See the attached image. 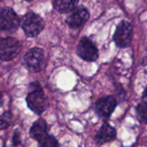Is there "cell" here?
<instances>
[{
	"label": "cell",
	"mask_w": 147,
	"mask_h": 147,
	"mask_svg": "<svg viewBox=\"0 0 147 147\" xmlns=\"http://www.w3.org/2000/svg\"><path fill=\"white\" fill-rule=\"evenodd\" d=\"M21 43L14 37L0 39V60L8 61L14 59L21 51Z\"/></svg>",
	"instance_id": "3"
},
{
	"label": "cell",
	"mask_w": 147,
	"mask_h": 147,
	"mask_svg": "<svg viewBox=\"0 0 147 147\" xmlns=\"http://www.w3.org/2000/svg\"><path fill=\"white\" fill-rule=\"evenodd\" d=\"M20 24L18 15L10 7H5L0 11V30L8 32L15 31Z\"/></svg>",
	"instance_id": "5"
},
{
	"label": "cell",
	"mask_w": 147,
	"mask_h": 147,
	"mask_svg": "<svg viewBox=\"0 0 147 147\" xmlns=\"http://www.w3.org/2000/svg\"><path fill=\"white\" fill-rule=\"evenodd\" d=\"M38 147H60L58 140L52 134H48L38 142Z\"/></svg>",
	"instance_id": "14"
},
{
	"label": "cell",
	"mask_w": 147,
	"mask_h": 147,
	"mask_svg": "<svg viewBox=\"0 0 147 147\" xmlns=\"http://www.w3.org/2000/svg\"><path fill=\"white\" fill-rule=\"evenodd\" d=\"M24 63L26 67L32 72L41 71L45 64L44 52L42 49L34 48L29 50L24 55Z\"/></svg>",
	"instance_id": "4"
},
{
	"label": "cell",
	"mask_w": 147,
	"mask_h": 147,
	"mask_svg": "<svg viewBox=\"0 0 147 147\" xmlns=\"http://www.w3.org/2000/svg\"><path fill=\"white\" fill-rule=\"evenodd\" d=\"M132 38V28L131 25L126 22L122 21L116 29L113 36V40L117 46L120 48L128 47Z\"/></svg>",
	"instance_id": "6"
},
{
	"label": "cell",
	"mask_w": 147,
	"mask_h": 147,
	"mask_svg": "<svg viewBox=\"0 0 147 147\" xmlns=\"http://www.w3.org/2000/svg\"><path fill=\"white\" fill-rule=\"evenodd\" d=\"M77 54L78 55L87 61H94L98 58V49L91 40L87 37L82 38L78 46H77Z\"/></svg>",
	"instance_id": "7"
},
{
	"label": "cell",
	"mask_w": 147,
	"mask_h": 147,
	"mask_svg": "<svg viewBox=\"0 0 147 147\" xmlns=\"http://www.w3.org/2000/svg\"><path fill=\"white\" fill-rule=\"evenodd\" d=\"M12 124V113L6 111L0 115V130H5L10 127Z\"/></svg>",
	"instance_id": "15"
},
{
	"label": "cell",
	"mask_w": 147,
	"mask_h": 147,
	"mask_svg": "<svg viewBox=\"0 0 147 147\" xmlns=\"http://www.w3.org/2000/svg\"><path fill=\"white\" fill-rule=\"evenodd\" d=\"M117 106V100L113 96H107L100 99L96 102V112L102 118H109L114 112Z\"/></svg>",
	"instance_id": "10"
},
{
	"label": "cell",
	"mask_w": 147,
	"mask_h": 147,
	"mask_svg": "<svg viewBox=\"0 0 147 147\" xmlns=\"http://www.w3.org/2000/svg\"><path fill=\"white\" fill-rule=\"evenodd\" d=\"M89 18V12L88 11L81 6L75 8L71 14L67 18V23L69 27L73 29H78L82 27Z\"/></svg>",
	"instance_id": "8"
},
{
	"label": "cell",
	"mask_w": 147,
	"mask_h": 147,
	"mask_svg": "<svg viewBox=\"0 0 147 147\" xmlns=\"http://www.w3.org/2000/svg\"><path fill=\"white\" fill-rule=\"evenodd\" d=\"M11 141H12V144L14 146H18V144H20V143H21V133L18 130H16L13 132Z\"/></svg>",
	"instance_id": "16"
},
{
	"label": "cell",
	"mask_w": 147,
	"mask_h": 147,
	"mask_svg": "<svg viewBox=\"0 0 147 147\" xmlns=\"http://www.w3.org/2000/svg\"><path fill=\"white\" fill-rule=\"evenodd\" d=\"M25 1H33V0H25Z\"/></svg>",
	"instance_id": "18"
},
{
	"label": "cell",
	"mask_w": 147,
	"mask_h": 147,
	"mask_svg": "<svg viewBox=\"0 0 147 147\" xmlns=\"http://www.w3.org/2000/svg\"><path fill=\"white\" fill-rule=\"evenodd\" d=\"M48 134L49 126L47 122L43 119H38L37 120H36L30 129V136L37 142H39Z\"/></svg>",
	"instance_id": "11"
},
{
	"label": "cell",
	"mask_w": 147,
	"mask_h": 147,
	"mask_svg": "<svg viewBox=\"0 0 147 147\" xmlns=\"http://www.w3.org/2000/svg\"><path fill=\"white\" fill-rule=\"evenodd\" d=\"M22 28L29 37H35L39 35L44 28L43 19L34 12H28L23 18Z\"/></svg>",
	"instance_id": "2"
},
{
	"label": "cell",
	"mask_w": 147,
	"mask_h": 147,
	"mask_svg": "<svg viewBox=\"0 0 147 147\" xmlns=\"http://www.w3.org/2000/svg\"><path fill=\"white\" fill-rule=\"evenodd\" d=\"M0 1H1V0H0Z\"/></svg>",
	"instance_id": "19"
},
{
	"label": "cell",
	"mask_w": 147,
	"mask_h": 147,
	"mask_svg": "<svg viewBox=\"0 0 147 147\" xmlns=\"http://www.w3.org/2000/svg\"><path fill=\"white\" fill-rule=\"evenodd\" d=\"M143 100H144V101L147 102V88H146V89H145V90H144V94H143Z\"/></svg>",
	"instance_id": "17"
},
{
	"label": "cell",
	"mask_w": 147,
	"mask_h": 147,
	"mask_svg": "<svg viewBox=\"0 0 147 147\" xmlns=\"http://www.w3.org/2000/svg\"><path fill=\"white\" fill-rule=\"evenodd\" d=\"M136 115L139 122L147 124V102L142 101L136 107Z\"/></svg>",
	"instance_id": "13"
},
{
	"label": "cell",
	"mask_w": 147,
	"mask_h": 147,
	"mask_svg": "<svg viewBox=\"0 0 147 147\" xmlns=\"http://www.w3.org/2000/svg\"><path fill=\"white\" fill-rule=\"evenodd\" d=\"M117 137L116 129L107 122H104L94 136V141L97 144H104L115 140Z\"/></svg>",
	"instance_id": "9"
},
{
	"label": "cell",
	"mask_w": 147,
	"mask_h": 147,
	"mask_svg": "<svg viewBox=\"0 0 147 147\" xmlns=\"http://www.w3.org/2000/svg\"><path fill=\"white\" fill-rule=\"evenodd\" d=\"M78 0H55L54 8L61 13H67L75 9Z\"/></svg>",
	"instance_id": "12"
},
{
	"label": "cell",
	"mask_w": 147,
	"mask_h": 147,
	"mask_svg": "<svg viewBox=\"0 0 147 147\" xmlns=\"http://www.w3.org/2000/svg\"><path fill=\"white\" fill-rule=\"evenodd\" d=\"M36 83H32L33 89L28 94L26 97V102L28 107L34 112L35 113L40 115L49 107V100L42 89L39 85H35Z\"/></svg>",
	"instance_id": "1"
}]
</instances>
